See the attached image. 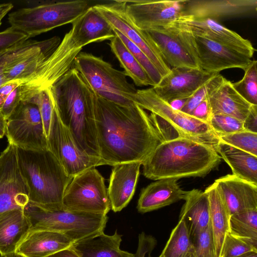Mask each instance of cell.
I'll list each match as a JSON object with an SVG mask.
<instances>
[{
  "mask_svg": "<svg viewBox=\"0 0 257 257\" xmlns=\"http://www.w3.org/2000/svg\"><path fill=\"white\" fill-rule=\"evenodd\" d=\"M210 204V224L212 230L216 257H220L224 238L229 232L230 215L223 196L214 182L204 191Z\"/></svg>",
  "mask_w": 257,
  "mask_h": 257,
  "instance_id": "obj_29",
  "label": "cell"
},
{
  "mask_svg": "<svg viewBox=\"0 0 257 257\" xmlns=\"http://www.w3.org/2000/svg\"><path fill=\"white\" fill-rule=\"evenodd\" d=\"M47 257H80L70 247L62 250Z\"/></svg>",
  "mask_w": 257,
  "mask_h": 257,
  "instance_id": "obj_49",
  "label": "cell"
},
{
  "mask_svg": "<svg viewBox=\"0 0 257 257\" xmlns=\"http://www.w3.org/2000/svg\"><path fill=\"white\" fill-rule=\"evenodd\" d=\"M29 39L25 34L12 27L0 32V55Z\"/></svg>",
  "mask_w": 257,
  "mask_h": 257,
  "instance_id": "obj_43",
  "label": "cell"
},
{
  "mask_svg": "<svg viewBox=\"0 0 257 257\" xmlns=\"http://www.w3.org/2000/svg\"><path fill=\"white\" fill-rule=\"evenodd\" d=\"M252 251L257 252V248L228 232L224 238L220 257H236Z\"/></svg>",
  "mask_w": 257,
  "mask_h": 257,
  "instance_id": "obj_41",
  "label": "cell"
},
{
  "mask_svg": "<svg viewBox=\"0 0 257 257\" xmlns=\"http://www.w3.org/2000/svg\"><path fill=\"white\" fill-rule=\"evenodd\" d=\"M216 74L200 68H172L169 73L152 88L160 98L169 103L175 99L189 98Z\"/></svg>",
  "mask_w": 257,
  "mask_h": 257,
  "instance_id": "obj_18",
  "label": "cell"
},
{
  "mask_svg": "<svg viewBox=\"0 0 257 257\" xmlns=\"http://www.w3.org/2000/svg\"><path fill=\"white\" fill-rule=\"evenodd\" d=\"M47 147L72 177L88 169L107 165L100 158L88 155L79 149L70 131L60 119L54 105Z\"/></svg>",
  "mask_w": 257,
  "mask_h": 257,
  "instance_id": "obj_12",
  "label": "cell"
},
{
  "mask_svg": "<svg viewBox=\"0 0 257 257\" xmlns=\"http://www.w3.org/2000/svg\"><path fill=\"white\" fill-rule=\"evenodd\" d=\"M93 7L113 29L119 32L146 55L162 77L169 73L171 68L164 61L155 43L145 31L138 28L127 16L124 1H115Z\"/></svg>",
  "mask_w": 257,
  "mask_h": 257,
  "instance_id": "obj_14",
  "label": "cell"
},
{
  "mask_svg": "<svg viewBox=\"0 0 257 257\" xmlns=\"http://www.w3.org/2000/svg\"><path fill=\"white\" fill-rule=\"evenodd\" d=\"M182 257H196L192 244L189 249Z\"/></svg>",
  "mask_w": 257,
  "mask_h": 257,
  "instance_id": "obj_53",
  "label": "cell"
},
{
  "mask_svg": "<svg viewBox=\"0 0 257 257\" xmlns=\"http://www.w3.org/2000/svg\"><path fill=\"white\" fill-rule=\"evenodd\" d=\"M216 151L230 167L233 175L257 185V156L221 142Z\"/></svg>",
  "mask_w": 257,
  "mask_h": 257,
  "instance_id": "obj_31",
  "label": "cell"
},
{
  "mask_svg": "<svg viewBox=\"0 0 257 257\" xmlns=\"http://www.w3.org/2000/svg\"><path fill=\"white\" fill-rule=\"evenodd\" d=\"M29 202V190L19 171L16 147L9 143L0 154V214L23 209Z\"/></svg>",
  "mask_w": 257,
  "mask_h": 257,
  "instance_id": "obj_16",
  "label": "cell"
},
{
  "mask_svg": "<svg viewBox=\"0 0 257 257\" xmlns=\"http://www.w3.org/2000/svg\"><path fill=\"white\" fill-rule=\"evenodd\" d=\"M86 45L70 30L35 74L20 85L21 101L29 102L53 85L72 67L75 58Z\"/></svg>",
  "mask_w": 257,
  "mask_h": 257,
  "instance_id": "obj_9",
  "label": "cell"
},
{
  "mask_svg": "<svg viewBox=\"0 0 257 257\" xmlns=\"http://www.w3.org/2000/svg\"><path fill=\"white\" fill-rule=\"evenodd\" d=\"M220 142L257 156V133L246 130L219 137Z\"/></svg>",
  "mask_w": 257,
  "mask_h": 257,
  "instance_id": "obj_37",
  "label": "cell"
},
{
  "mask_svg": "<svg viewBox=\"0 0 257 257\" xmlns=\"http://www.w3.org/2000/svg\"><path fill=\"white\" fill-rule=\"evenodd\" d=\"M208 124L219 138L244 130L242 121L224 114L211 115Z\"/></svg>",
  "mask_w": 257,
  "mask_h": 257,
  "instance_id": "obj_39",
  "label": "cell"
},
{
  "mask_svg": "<svg viewBox=\"0 0 257 257\" xmlns=\"http://www.w3.org/2000/svg\"><path fill=\"white\" fill-rule=\"evenodd\" d=\"M147 257H153L151 255L150 253L148 254V256Z\"/></svg>",
  "mask_w": 257,
  "mask_h": 257,
  "instance_id": "obj_56",
  "label": "cell"
},
{
  "mask_svg": "<svg viewBox=\"0 0 257 257\" xmlns=\"http://www.w3.org/2000/svg\"><path fill=\"white\" fill-rule=\"evenodd\" d=\"M31 230H45L63 234L73 243L104 231L107 215L48 209L28 202L23 208Z\"/></svg>",
  "mask_w": 257,
  "mask_h": 257,
  "instance_id": "obj_6",
  "label": "cell"
},
{
  "mask_svg": "<svg viewBox=\"0 0 257 257\" xmlns=\"http://www.w3.org/2000/svg\"><path fill=\"white\" fill-rule=\"evenodd\" d=\"M187 99L188 98L175 99L168 103L174 109L181 111L186 103Z\"/></svg>",
  "mask_w": 257,
  "mask_h": 257,
  "instance_id": "obj_51",
  "label": "cell"
},
{
  "mask_svg": "<svg viewBox=\"0 0 257 257\" xmlns=\"http://www.w3.org/2000/svg\"><path fill=\"white\" fill-rule=\"evenodd\" d=\"M221 160L213 147L180 137L159 144L142 163L143 174L153 180L204 177Z\"/></svg>",
  "mask_w": 257,
  "mask_h": 257,
  "instance_id": "obj_3",
  "label": "cell"
},
{
  "mask_svg": "<svg viewBox=\"0 0 257 257\" xmlns=\"http://www.w3.org/2000/svg\"><path fill=\"white\" fill-rule=\"evenodd\" d=\"M224 79L225 78L220 74H216L188 98L186 103L181 111L191 115L193 110L201 102L208 99L214 91L222 84Z\"/></svg>",
  "mask_w": 257,
  "mask_h": 257,
  "instance_id": "obj_36",
  "label": "cell"
},
{
  "mask_svg": "<svg viewBox=\"0 0 257 257\" xmlns=\"http://www.w3.org/2000/svg\"><path fill=\"white\" fill-rule=\"evenodd\" d=\"M244 130L257 133V105H252L249 112L243 121Z\"/></svg>",
  "mask_w": 257,
  "mask_h": 257,
  "instance_id": "obj_47",
  "label": "cell"
},
{
  "mask_svg": "<svg viewBox=\"0 0 257 257\" xmlns=\"http://www.w3.org/2000/svg\"><path fill=\"white\" fill-rule=\"evenodd\" d=\"M191 241L196 257H216L210 223L204 230L191 237Z\"/></svg>",
  "mask_w": 257,
  "mask_h": 257,
  "instance_id": "obj_40",
  "label": "cell"
},
{
  "mask_svg": "<svg viewBox=\"0 0 257 257\" xmlns=\"http://www.w3.org/2000/svg\"><path fill=\"white\" fill-rule=\"evenodd\" d=\"M179 20L194 35L230 47L250 57L255 51L249 40L244 39L215 20L208 18L195 19L187 15L182 16Z\"/></svg>",
  "mask_w": 257,
  "mask_h": 257,
  "instance_id": "obj_19",
  "label": "cell"
},
{
  "mask_svg": "<svg viewBox=\"0 0 257 257\" xmlns=\"http://www.w3.org/2000/svg\"><path fill=\"white\" fill-rule=\"evenodd\" d=\"M144 31L155 43L169 67L200 68L193 35L179 18L166 26Z\"/></svg>",
  "mask_w": 257,
  "mask_h": 257,
  "instance_id": "obj_11",
  "label": "cell"
},
{
  "mask_svg": "<svg viewBox=\"0 0 257 257\" xmlns=\"http://www.w3.org/2000/svg\"><path fill=\"white\" fill-rule=\"evenodd\" d=\"M191 245V237L186 224L183 219L179 218L159 257H182Z\"/></svg>",
  "mask_w": 257,
  "mask_h": 257,
  "instance_id": "obj_34",
  "label": "cell"
},
{
  "mask_svg": "<svg viewBox=\"0 0 257 257\" xmlns=\"http://www.w3.org/2000/svg\"><path fill=\"white\" fill-rule=\"evenodd\" d=\"M31 230L23 209H14L0 214V254L6 256L16 251Z\"/></svg>",
  "mask_w": 257,
  "mask_h": 257,
  "instance_id": "obj_25",
  "label": "cell"
},
{
  "mask_svg": "<svg viewBox=\"0 0 257 257\" xmlns=\"http://www.w3.org/2000/svg\"><path fill=\"white\" fill-rule=\"evenodd\" d=\"M7 119L5 118L0 110V139L6 135Z\"/></svg>",
  "mask_w": 257,
  "mask_h": 257,
  "instance_id": "obj_52",
  "label": "cell"
},
{
  "mask_svg": "<svg viewBox=\"0 0 257 257\" xmlns=\"http://www.w3.org/2000/svg\"><path fill=\"white\" fill-rule=\"evenodd\" d=\"M73 242L59 232L31 230L18 247L16 252L24 257H47L69 248Z\"/></svg>",
  "mask_w": 257,
  "mask_h": 257,
  "instance_id": "obj_24",
  "label": "cell"
},
{
  "mask_svg": "<svg viewBox=\"0 0 257 257\" xmlns=\"http://www.w3.org/2000/svg\"><path fill=\"white\" fill-rule=\"evenodd\" d=\"M125 12L140 29L166 26L185 15V0L124 1Z\"/></svg>",
  "mask_w": 257,
  "mask_h": 257,
  "instance_id": "obj_15",
  "label": "cell"
},
{
  "mask_svg": "<svg viewBox=\"0 0 257 257\" xmlns=\"http://www.w3.org/2000/svg\"><path fill=\"white\" fill-rule=\"evenodd\" d=\"M211 115L224 114L243 121L252 105L225 78L222 84L208 98Z\"/></svg>",
  "mask_w": 257,
  "mask_h": 257,
  "instance_id": "obj_26",
  "label": "cell"
},
{
  "mask_svg": "<svg viewBox=\"0 0 257 257\" xmlns=\"http://www.w3.org/2000/svg\"><path fill=\"white\" fill-rule=\"evenodd\" d=\"M73 67L95 96L123 106L135 104L138 89L128 81L124 71L115 69L101 58L80 52L75 58Z\"/></svg>",
  "mask_w": 257,
  "mask_h": 257,
  "instance_id": "obj_7",
  "label": "cell"
},
{
  "mask_svg": "<svg viewBox=\"0 0 257 257\" xmlns=\"http://www.w3.org/2000/svg\"><path fill=\"white\" fill-rule=\"evenodd\" d=\"M64 210L107 215L111 209L104 179L95 167L74 176L62 199Z\"/></svg>",
  "mask_w": 257,
  "mask_h": 257,
  "instance_id": "obj_10",
  "label": "cell"
},
{
  "mask_svg": "<svg viewBox=\"0 0 257 257\" xmlns=\"http://www.w3.org/2000/svg\"><path fill=\"white\" fill-rule=\"evenodd\" d=\"M13 7V4L12 3L0 4V26L3 19L11 11Z\"/></svg>",
  "mask_w": 257,
  "mask_h": 257,
  "instance_id": "obj_50",
  "label": "cell"
},
{
  "mask_svg": "<svg viewBox=\"0 0 257 257\" xmlns=\"http://www.w3.org/2000/svg\"><path fill=\"white\" fill-rule=\"evenodd\" d=\"M191 115L200 120L208 123L211 113L208 99L201 102L193 110Z\"/></svg>",
  "mask_w": 257,
  "mask_h": 257,
  "instance_id": "obj_46",
  "label": "cell"
},
{
  "mask_svg": "<svg viewBox=\"0 0 257 257\" xmlns=\"http://www.w3.org/2000/svg\"><path fill=\"white\" fill-rule=\"evenodd\" d=\"M134 103L151 112L150 119L162 142L186 138L215 149L219 138L208 123L174 109L160 98L152 87L138 89Z\"/></svg>",
  "mask_w": 257,
  "mask_h": 257,
  "instance_id": "obj_5",
  "label": "cell"
},
{
  "mask_svg": "<svg viewBox=\"0 0 257 257\" xmlns=\"http://www.w3.org/2000/svg\"><path fill=\"white\" fill-rule=\"evenodd\" d=\"M193 35L199 66L206 72L216 74L225 69L234 68L244 70L251 61V57L242 52Z\"/></svg>",
  "mask_w": 257,
  "mask_h": 257,
  "instance_id": "obj_17",
  "label": "cell"
},
{
  "mask_svg": "<svg viewBox=\"0 0 257 257\" xmlns=\"http://www.w3.org/2000/svg\"><path fill=\"white\" fill-rule=\"evenodd\" d=\"M72 24L76 37L86 45L110 40L115 36L112 27L93 6Z\"/></svg>",
  "mask_w": 257,
  "mask_h": 257,
  "instance_id": "obj_30",
  "label": "cell"
},
{
  "mask_svg": "<svg viewBox=\"0 0 257 257\" xmlns=\"http://www.w3.org/2000/svg\"><path fill=\"white\" fill-rule=\"evenodd\" d=\"M5 257H24V256L17 253V252H14V253H11L10 254H9Z\"/></svg>",
  "mask_w": 257,
  "mask_h": 257,
  "instance_id": "obj_55",
  "label": "cell"
},
{
  "mask_svg": "<svg viewBox=\"0 0 257 257\" xmlns=\"http://www.w3.org/2000/svg\"><path fill=\"white\" fill-rule=\"evenodd\" d=\"M29 102L35 103L39 107L47 139L54 109V103L50 88L42 91Z\"/></svg>",
  "mask_w": 257,
  "mask_h": 257,
  "instance_id": "obj_42",
  "label": "cell"
},
{
  "mask_svg": "<svg viewBox=\"0 0 257 257\" xmlns=\"http://www.w3.org/2000/svg\"><path fill=\"white\" fill-rule=\"evenodd\" d=\"M9 143L16 147L48 149L47 139L38 106L21 101L7 119L5 135Z\"/></svg>",
  "mask_w": 257,
  "mask_h": 257,
  "instance_id": "obj_13",
  "label": "cell"
},
{
  "mask_svg": "<svg viewBox=\"0 0 257 257\" xmlns=\"http://www.w3.org/2000/svg\"><path fill=\"white\" fill-rule=\"evenodd\" d=\"M218 187L230 216L257 209V185L227 174L214 181Z\"/></svg>",
  "mask_w": 257,
  "mask_h": 257,
  "instance_id": "obj_22",
  "label": "cell"
},
{
  "mask_svg": "<svg viewBox=\"0 0 257 257\" xmlns=\"http://www.w3.org/2000/svg\"><path fill=\"white\" fill-rule=\"evenodd\" d=\"M50 90L60 119L79 149L88 155L99 157L94 94L80 74L72 67Z\"/></svg>",
  "mask_w": 257,
  "mask_h": 257,
  "instance_id": "obj_2",
  "label": "cell"
},
{
  "mask_svg": "<svg viewBox=\"0 0 257 257\" xmlns=\"http://www.w3.org/2000/svg\"><path fill=\"white\" fill-rule=\"evenodd\" d=\"M229 232L257 248V209L231 215Z\"/></svg>",
  "mask_w": 257,
  "mask_h": 257,
  "instance_id": "obj_33",
  "label": "cell"
},
{
  "mask_svg": "<svg viewBox=\"0 0 257 257\" xmlns=\"http://www.w3.org/2000/svg\"><path fill=\"white\" fill-rule=\"evenodd\" d=\"M113 29L115 34L119 38L147 73L153 82L154 86L157 85L163 77L153 63L140 48L119 32L114 29Z\"/></svg>",
  "mask_w": 257,
  "mask_h": 257,
  "instance_id": "obj_38",
  "label": "cell"
},
{
  "mask_svg": "<svg viewBox=\"0 0 257 257\" xmlns=\"http://www.w3.org/2000/svg\"><path fill=\"white\" fill-rule=\"evenodd\" d=\"M256 0L187 1L185 15L195 19L228 18L255 13Z\"/></svg>",
  "mask_w": 257,
  "mask_h": 257,
  "instance_id": "obj_20",
  "label": "cell"
},
{
  "mask_svg": "<svg viewBox=\"0 0 257 257\" xmlns=\"http://www.w3.org/2000/svg\"><path fill=\"white\" fill-rule=\"evenodd\" d=\"M236 257H257V252L253 251H249Z\"/></svg>",
  "mask_w": 257,
  "mask_h": 257,
  "instance_id": "obj_54",
  "label": "cell"
},
{
  "mask_svg": "<svg viewBox=\"0 0 257 257\" xmlns=\"http://www.w3.org/2000/svg\"><path fill=\"white\" fill-rule=\"evenodd\" d=\"M157 244L156 239L151 235L142 232L139 235L137 250L133 257H146L147 254L151 253Z\"/></svg>",
  "mask_w": 257,
  "mask_h": 257,
  "instance_id": "obj_44",
  "label": "cell"
},
{
  "mask_svg": "<svg viewBox=\"0 0 257 257\" xmlns=\"http://www.w3.org/2000/svg\"><path fill=\"white\" fill-rule=\"evenodd\" d=\"M19 86L11 92L0 110L6 119L8 118L21 102Z\"/></svg>",
  "mask_w": 257,
  "mask_h": 257,
  "instance_id": "obj_45",
  "label": "cell"
},
{
  "mask_svg": "<svg viewBox=\"0 0 257 257\" xmlns=\"http://www.w3.org/2000/svg\"><path fill=\"white\" fill-rule=\"evenodd\" d=\"M121 236L117 230L110 235L103 231L73 243L70 248L80 257H133L134 253L120 249Z\"/></svg>",
  "mask_w": 257,
  "mask_h": 257,
  "instance_id": "obj_28",
  "label": "cell"
},
{
  "mask_svg": "<svg viewBox=\"0 0 257 257\" xmlns=\"http://www.w3.org/2000/svg\"><path fill=\"white\" fill-rule=\"evenodd\" d=\"M175 179L156 180L143 188L137 204L138 211L144 213L168 206L183 200V190Z\"/></svg>",
  "mask_w": 257,
  "mask_h": 257,
  "instance_id": "obj_23",
  "label": "cell"
},
{
  "mask_svg": "<svg viewBox=\"0 0 257 257\" xmlns=\"http://www.w3.org/2000/svg\"><path fill=\"white\" fill-rule=\"evenodd\" d=\"M99 157L107 165L143 163L162 142L147 112L137 104L121 105L94 94Z\"/></svg>",
  "mask_w": 257,
  "mask_h": 257,
  "instance_id": "obj_1",
  "label": "cell"
},
{
  "mask_svg": "<svg viewBox=\"0 0 257 257\" xmlns=\"http://www.w3.org/2000/svg\"><path fill=\"white\" fill-rule=\"evenodd\" d=\"M18 168L29 190V201L48 209H63L65 191L73 177L48 150L16 147Z\"/></svg>",
  "mask_w": 257,
  "mask_h": 257,
  "instance_id": "obj_4",
  "label": "cell"
},
{
  "mask_svg": "<svg viewBox=\"0 0 257 257\" xmlns=\"http://www.w3.org/2000/svg\"><path fill=\"white\" fill-rule=\"evenodd\" d=\"M90 7L85 0L59 2L20 9L9 15L10 27L29 38L73 23Z\"/></svg>",
  "mask_w": 257,
  "mask_h": 257,
  "instance_id": "obj_8",
  "label": "cell"
},
{
  "mask_svg": "<svg viewBox=\"0 0 257 257\" xmlns=\"http://www.w3.org/2000/svg\"><path fill=\"white\" fill-rule=\"evenodd\" d=\"M142 164L140 162H132L113 166L107 194L111 209L114 212L125 207L133 198Z\"/></svg>",
  "mask_w": 257,
  "mask_h": 257,
  "instance_id": "obj_21",
  "label": "cell"
},
{
  "mask_svg": "<svg viewBox=\"0 0 257 257\" xmlns=\"http://www.w3.org/2000/svg\"><path fill=\"white\" fill-rule=\"evenodd\" d=\"M21 84V81L19 80L11 81L5 83L0 88V110L11 92Z\"/></svg>",
  "mask_w": 257,
  "mask_h": 257,
  "instance_id": "obj_48",
  "label": "cell"
},
{
  "mask_svg": "<svg viewBox=\"0 0 257 257\" xmlns=\"http://www.w3.org/2000/svg\"><path fill=\"white\" fill-rule=\"evenodd\" d=\"M109 45L121 67L124 69L125 74L131 78L136 85L154 86L147 73L118 36L115 35L110 40Z\"/></svg>",
  "mask_w": 257,
  "mask_h": 257,
  "instance_id": "obj_32",
  "label": "cell"
},
{
  "mask_svg": "<svg viewBox=\"0 0 257 257\" xmlns=\"http://www.w3.org/2000/svg\"><path fill=\"white\" fill-rule=\"evenodd\" d=\"M179 218L185 221L190 237L206 228L210 223V204L207 194L199 189L186 191Z\"/></svg>",
  "mask_w": 257,
  "mask_h": 257,
  "instance_id": "obj_27",
  "label": "cell"
},
{
  "mask_svg": "<svg viewBox=\"0 0 257 257\" xmlns=\"http://www.w3.org/2000/svg\"><path fill=\"white\" fill-rule=\"evenodd\" d=\"M244 71L242 78L233 86L248 102L257 105V61L251 60Z\"/></svg>",
  "mask_w": 257,
  "mask_h": 257,
  "instance_id": "obj_35",
  "label": "cell"
}]
</instances>
